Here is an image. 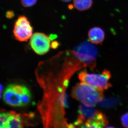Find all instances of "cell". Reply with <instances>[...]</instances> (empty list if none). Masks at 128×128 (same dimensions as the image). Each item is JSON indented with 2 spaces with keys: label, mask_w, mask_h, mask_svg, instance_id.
<instances>
[{
  "label": "cell",
  "mask_w": 128,
  "mask_h": 128,
  "mask_svg": "<svg viewBox=\"0 0 128 128\" xmlns=\"http://www.w3.org/2000/svg\"><path fill=\"white\" fill-rule=\"evenodd\" d=\"M108 124V120L105 114L99 111L93 118L86 121L82 128H105Z\"/></svg>",
  "instance_id": "8"
},
{
  "label": "cell",
  "mask_w": 128,
  "mask_h": 128,
  "mask_svg": "<svg viewBox=\"0 0 128 128\" xmlns=\"http://www.w3.org/2000/svg\"><path fill=\"white\" fill-rule=\"evenodd\" d=\"M121 121L122 125L124 127L128 128V112L122 115Z\"/></svg>",
  "instance_id": "16"
},
{
  "label": "cell",
  "mask_w": 128,
  "mask_h": 128,
  "mask_svg": "<svg viewBox=\"0 0 128 128\" xmlns=\"http://www.w3.org/2000/svg\"><path fill=\"white\" fill-rule=\"evenodd\" d=\"M92 0H73L74 7L80 11L90 9L92 6Z\"/></svg>",
  "instance_id": "12"
},
{
  "label": "cell",
  "mask_w": 128,
  "mask_h": 128,
  "mask_svg": "<svg viewBox=\"0 0 128 128\" xmlns=\"http://www.w3.org/2000/svg\"><path fill=\"white\" fill-rule=\"evenodd\" d=\"M61 0L64 2H70L72 0Z\"/></svg>",
  "instance_id": "19"
},
{
  "label": "cell",
  "mask_w": 128,
  "mask_h": 128,
  "mask_svg": "<svg viewBox=\"0 0 128 128\" xmlns=\"http://www.w3.org/2000/svg\"><path fill=\"white\" fill-rule=\"evenodd\" d=\"M37 0H21V3L24 7H32L36 4Z\"/></svg>",
  "instance_id": "15"
},
{
  "label": "cell",
  "mask_w": 128,
  "mask_h": 128,
  "mask_svg": "<svg viewBox=\"0 0 128 128\" xmlns=\"http://www.w3.org/2000/svg\"><path fill=\"white\" fill-rule=\"evenodd\" d=\"M82 82L103 90L112 87V85L109 82L111 77L110 72L104 70L101 74H94L88 73L86 70L80 72L78 76Z\"/></svg>",
  "instance_id": "3"
},
{
  "label": "cell",
  "mask_w": 128,
  "mask_h": 128,
  "mask_svg": "<svg viewBox=\"0 0 128 128\" xmlns=\"http://www.w3.org/2000/svg\"><path fill=\"white\" fill-rule=\"evenodd\" d=\"M99 111L94 106H86L83 104H80L78 108L79 116L74 125L82 128L86 121L93 118Z\"/></svg>",
  "instance_id": "7"
},
{
  "label": "cell",
  "mask_w": 128,
  "mask_h": 128,
  "mask_svg": "<svg viewBox=\"0 0 128 128\" xmlns=\"http://www.w3.org/2000/svg\"><path fill=\"white\" fill-rule=\"evenodd\" d=\"M2 85L1 84L0 85V93L1 94L2 92Z\"/></svg>",
  "instance_id": "20"
},
{
  "label": "cell",
  "mask_w": 128,
  "mask_h": 128,
  "mask_svg": "<svg viewBox=\"0 0 128 128\" xmlns=\"http://www.w3.org/2000/svg\"><path fill=\"white\" fill-rule=\"evenodd\" d=\"M14 16V13L12 11H8L6 13V17L8 18H12Z\"/></svg>",
  "instance_id": "18"
},
{
  "label": "cell",
  "mask_w": 128,
  "mask_h": 128,
  "mask_svg": "<svg viewBox=\"0 0 128 128\" xmlns=\"http://www.w3.org/2000/svg\"><path fill=\"white\" fill-rule=\"evenodd\" d=\"M120 102V99L116 96L104 98L97 105L102 107L111 108L116 106Z\"/></svg>",
  "instance_id": "11"
},
{
  "label": "cell",
  "mask_w": 128,
  "mask_h": 128,
  "mask_svg": "<svg viewBox=\"0 0 128 128\" xmlns=\"http://www.w3.org/2000/svg\"><path fill=\"white\" fill-rule=\"evenodd\" d=\"M25 87V86L16 84L9 85L3 95V99L6 103L13 106H22L21 96Z\"/></svg>",
  "instance_id": "5"
},
{
  "label": "cell",
  "mask_w": 128,
  "mask_h": 128,
  "mask_svg": "<svg viewBox=\"0 0 128 128\" xmlns=\"http://www.w3.org/2000/svg\"><path fill=\"white\" fill-rule=\"evenodd\" d=\"M31 94L30 91L25 87L23 93L21 96V101L22 106H25L28 104L31 100Z\"/></svg>",
  "instance_id": "13"
},
{
  "label": "cell",
  "mask_w": 128,
  "mask_h": 128,
  "mask_svg": "<svg viewBox=\"0 0 128 128\" xmlns=\"http://www.w3.org/2000/svg\"><path fill=\"white\" fill-rule=\"evenodd\" d=\"M103 90L82 82L73 87L72 96L84 105L94 106L104 98Z\"/></svg>",
  "instance_id": "1"
},
{
  "label": "cell",
  "mask_w": 128,
  "mask_h": 128,
  "mask_svg": "<svg viewBox=\"0 0 128 128\" xmlns=\"http://www.w3.org/2000/svg\"><path fill=\"white\" fill-rule=\"evenodd\" d=\"M10 112L11 115L8 122L6 128H22L23 122L20 114H18L15 112Z\"/></svg>",
  "instance_id": "10"
},
{
  "label": "cell",
  "mask_w": 128,
  "mask_h": 128,
  "mask_svg": "<svg viewBox=\"0 0 128 128\" xmlns=\"http://www.w3.org/2000/svg\"><path fill=\"white\" fill-rule=\"evenodd\" d=\"M59 45L58 42L57 41H54L51 43L50 47L52 48H56Z\"/></svg>",
  "instance_id": "17"
},
{
  "label": "cell",
  "mask_w": 128,
  "mask_h": 128,
  "mask_svg": "<svg viewBox=\"0 0 128 128\" xmlns=\"http://www.w3.org/2000/svg\"><path fill=\"white\" fill-rule=\"evenodd\" d=\"M32 27L26 17L20 16L15 22L13 32L16 40L26 42L30 39L33 33Z\"/></svg>",
  "instance_id": "4"
},
{
  "label": "cell",
  "mask_w": 128,
  "mask_h": 128,
  "mask_svg": "<svg viewBox=\"0 0 128 128\" xmlns=\"http://www.w3.org/2000/svg\"><path fill=\"white\" fill-rule=\"evenodd\" d=\"M30 46L37 54L43 55L48 52L50 48V38L43 33L35 32L30 38Z\"/></svg>",
  "instance_id": "6"
},
{
  "label": "cell",
  "mask_w": 128,
  "mask_h": 128,
  "mask_svg": "<svg viewBox=\"0 0 128 128\" xmlns=\"http://www.w3.org/2000/svg\"><path fill=\"white\" fill-rule=\"evenodd\" d=\"M88 38L92 43L99 44L102 43L105 38V32L103 29L98 27L91 28L88 32Z\"/></svg>",
  "instance_id": "9"
},
{
  "label": "cell",
  "mask_w": 128,
  "mask_h": 128,
  "mask_svg": "<svg viewBox=\"0 0 128 128\" xmlns=\"http://www.w3.org/2000/svg\"><path fill=\"white\" fill-rule=\"evenodd\" d=\"M72 53L84 66L92 69L96 67L98 50L90 44L88 42L80 44L72 51Z\"/></svg>",
  "instance_id": "2"
},
{
  "label": "cell",
  "mask_w": 128,
  "mask_h": 128,
  "mask_svg": "<svg viewBox=\"0 0 128 128\" xmlns=\"http://www.w3.org/2000/svg\"><path fill=\"white\" fill-rule=\"evenodd\" d=\"M11 115V112H2L0 115V128H6V125L9 118Z\"/></svg>",
  "instance_id": "14"
}]
</instances>
